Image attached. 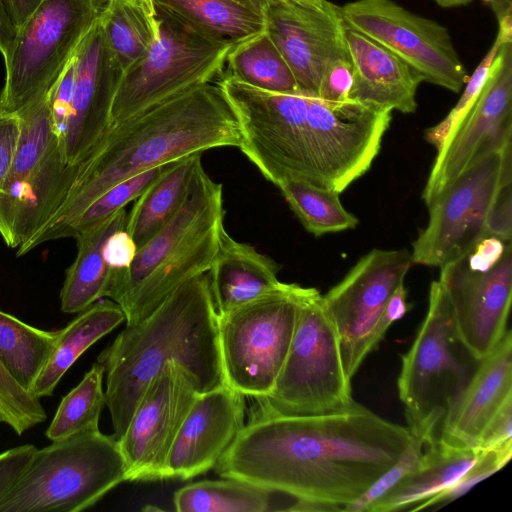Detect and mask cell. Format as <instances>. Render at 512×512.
Returning <instances> with one entry per match:
<instances>
[{"mask_svg": "<svg viewBox=\"0 0 512 512\" xmlns=\"http://www.w3.org/2000/svg\"><path fill=\"white\" fill-rule=\"evenodd\" d=\"M248 416L216 473L335 511L369 489L410 440L407 426L356 401L314 415L279 414L254 401Z\"/></svg>", "mask_w": 512, "mask_h": 512, "instance_id": "cell-1", "label": "cell"}, {"mask_svg": "<svg viewBox=\"0 0 512 512\" xmlns=\"http://www.w3.org/2000/svg\"><path fill=\"white\" fill-rule=\"evenodd\" d=\"M234 112L239 149L264 178L276 186L293 179L338 193L369 170L391 121L390 111L355 100L256 87L240 93Z\"/></svg>", "mask_w": 512, "mask_h": 512, "instance_id": "cell-2", "label": "cell"}, {"mask_svg": "<svg viewBox=\"0 0 512 512\" xmlns=\"http://www.w3.org/2000/svg\"><path fill=\"white\" fill-rule=\"evenodd\" d=\"M241 139L237 118L217 82L198 85L110 126L79 164L62 203L16 255L61 239L69 224L117 183L207 150L239 148Z\"/></svg>", "mask_w": 512, "mask_h": 512, "instance_id": "cell-3", "label": "cell"}, {"mask_svg": "<svg viewBox=\"0 0 512 512\" xmlns=\"http://www.w3.org/2000/svg\"><path fill=\"white\" fill-rule=\"evenodd\" d=\"M171 361L185 369L198 393L226 384L207 272L180 285L140 322L126 325L98 356L116 440L150 381Z\"/></svg>", "mask_w": 512, "mask_h": 512, "instance_id": "cell-4", "label": "cell"}, {"mask_svg": "<svg viewBox=\"0 0 512 512\" xmlns=\"http://www.w3.org/2000/svg\"><path fill=\"white\" fill-rule=\"evenodd\" d=\"M224 212L222 184L201 163L174 216L137 249L128 268L111 270L105 297L121 307L126 325L140 322L176 288L210 269Z\"/></svg>", "mask_w": 512, "mask_h": 512, "instance_id": "cell-5", "label": "cell"}, {"mask_svg": "<svg viewBox=\"0 0 512 512\" xmlns=\"http://www.w3.org/2000/svg\"><path fill=\"white\" fill-rule=\"evenodd\" d=\"M429 221L412 244V262L442 267L467 257L484 238H512V143L471 164L427 205Z\"/></svg>", "mask_w": 512, "mask_h": 512, "instance_id": "cell-6", "label": "cell"}, {"mask_svg": "<svg viewBox=\"0 0 512 512\" xmlns=\"http://www.w3.org/2000/svg\"><path fill=\"white\" fill-rule=\"evenodd\" d=\"M126 481V467L113 435L100 430L52 441L36 449L0 512H79Z\"/></svg>", "mask_w": 512, "mask_h": 512, "instance_id": "cell-7", "label": "cell"}, {"mask_svg": "<svg viewBox=\"0 0 512 512\" xmlns=\"http://www.w3.org/2000/svg\"><path fill=\"white\" fill-rule=\"evenodd\" d=\"M254 401L284 415L322 414L354 401L339 333L317 289L304 287L292 341L273 390Z\"/></svg>", "mask_w": 512, "mask_h": 512, "instance_id": "cell-8", "label": "cell"}, {"mask_svg": "<svg viewBox=\"0 0 512 512\" xmlns=\"http://www.w3.org/2000/svg\"><path fill=\"white\" fill-rule=\"evenodd\" d=\"M303 289L282 282L218 316L225 381L245 397L266 398L272 392L292 341Z\"/></svg>", "mask_w": 512, "mask_h": 512, "instance_id": "cell-9", "label": "cell"}, {"mask_svg": "<svg viewBox=\"0 0 512 512\" xmlns=\"http://www.w3.org/2000/svg\"><path fill=\"white\" fill-rule=\"evenodd\" d=\"M108 0H43L17 29L4 60L0 110L17 113L49 92Z\"/></svg>", "mask_w": 512, "mask_h": 512, "instance_id": "cell-10", "label": "cell"}, {"mask_svg": "<svg viewBox=\"0 0 512 512\" xmlns=\"http://www.w3.org/2000/svg\"><path fill=\"white\" fill-rule=\"evenodd\" d=\"M157 12L158 36L145 55L122 73L110 111V126L220 76L235 46L206 38Z\"/></svg>", "mask_w": 512, "mask_h": 512, "instance_id": "cell-11", "label": "cell"}, {"mask_svg": "<svg viewBox=\"0 0 512 512\" xmlns=\"http://www.w3.org/2000/svg\"><path fill=\"white\" fill-rule=\"evenodd\" d=\"M447 292L431 283L428 309L410 348L401 356L397 379L407 427L440 423L446 408L470 379L469 365L458 353Z\"/></svg>", "mask_w": 512, "mask_h": 512, "instance_id": "cell-12", "label": "cell"}, {"mask_svg": "<svg viewBox=\"0 0 512 512\" xmlns=\"http://www.w3.org/2000/svg\"><path fill=\"white\" fill-rule=\"evenodd\" d=\"M340 8L348 26L397 55L423 81L454 93L466 84V69L443 25L393 0H355Z\"/></svg>", "mask_w": 512, "mask_h": 512, "instance_id": "cell-13", "label": "cell"}, {"mask_svg": "<svg viewBox=\"0 0 512 512\" xmlns=\"http://www.w3.org/2000/svg\"><path fill=\"white\" fill-rule=\"evenodd\" d=\"M412 265L407 249H373L323 295L339 333L344 368L351 380L372 351L371 339L378 320Z\"/></svg>", "mask_w": 512, "mask_h": 512, "instance_id": "cell-14", "label": "cell"}, {"mask_svg": "<svg viewBox=\"0 0 512 512\" xmlns=\"http://www.w3.org/2000/svg\"><path fill=\"white\" fill-rule=\"evenodd\" d=\"M512 143V41L494 58L476 101L437 151L422 198L428 205L478 159Z\"/></svg>", "mask_w": 512, "mask_h": 512, "instance_id": "cell-15", "label": "cell"}, {"mask_svg": "<svg viewBox=\"0 0 512 512\" xmlns=\"http://www.w3.org/2000/svg\"><path fill=\"white\" fill-rule=\"evenodd\" d=\"M198 394L189 374L176 362L166 363L150 381L117 440L126 481L166 479L172 445Z\"/></svg>", "mask_w": 512, "mask_h": 512, "instance_id": "cell-16", "label": "cell"}, {"mask_svg": "<svg viewBox=\"0 0 512 512\" xmlns=\"http://www.w3.org/2000/svg\"><path fill=\"white\" fill-rule=\"evenodd\" d=\"M264 16L266 32L299 90L318 96L327 68L338 60H350L340 6L328 0H272Z\"/></svg>", "mask_w": 512, "mask_h": 512, "instance_id": "cell-17", "label": "cell"}, {"mask_svg": "<svg viewBox=\"0 0 512 512\" xmlns=\"http://www.w3.org/2000/svg\"><path fill=\"white\" fill-rule=\"evenodd\" d=\"M438 280L449 298L456 337L470 357L479 362L508 330L512 294L511 242L489 270H471L464 257L440 267Z\"/></svg>", "mask_w": 512, "mask_h": 512, "instance_id": "cell-18", "label": "cell"}, {"mask_svg": "<svg viewBox=\"0 0 512 512\" xmlns=\"http://www.w3.org/2000/svg\"><path fill=\"white\" fill-rule=\"evenodd\" d=\"M75 56L71 114L59 149L69 165L80 164L110 127L111 106L122 75L107 46L100 18L78 46Z\"/></svg>", "mask_w": 512, "mask_h": 512, "instance_id": "cell-19", "label": "cell"}, {"mask_svg": "<svg viewBox=\"0 0 512 512\" xmlns=\"http://www.w3.org/2000/svg\"><path fill=\"white\" fill-rule=\"evenodd\" d=\"M245 398L227 383L197 395L172 445L166 479H191L216 466L245 426Z\"/></svg>", "mask_w": 512, "mask_h": 512, "instance_id": "cell-20", "label": "cell"}, {"mask_svg": "<svg viewBox=\"0 0 512 512\" xmlns=\"http://www.w3.org/2000/svg\"><path fill=\"white\" fill-rule=\"evenodd\" d=\"M512 398V334L508 329L452 399L440 421L442 442L477 449L491 418Z\"/></svg>", "mask_w": 512, "mask_h": 512, "instance_id": "cell-21", "label": "cell"}, {"mask_svg": "<svg viewBox=\"0 0 512 512\" xmlns=\"http://www.w3.org/2000/svg\"><path fill=\"white\" fill-rule=\"evenodd\" d=\"M78 168L64 161L56 144L34 170L0 189V235L9 248L20 247L51 217Z\"/></svg>", "mask_w": 512, "mask_h": 512, "instance_id": "cell-22", "label": "cell"}, {"mask_svg": "<svg viewBox=\"0 0 512 512\" xmlns=\"http://www.w3.org/2000/svg\"><path fill=\"white\" fill-rule=\"evenodd\" d=\"M352 66L351 100L378 111L412 113L417 109L421 75L397 55L346 24Z\"/></svg>", "mask_w": 512, "mask_h": 512, "instance_id": "cell-23", "label": "cell"}, {"mask_svg": "<svg viewBox=\"0 0 512 512\" xmlns=\"http://www.w3.org/2000/svg\"><path fill=\"white\" fill-rule=\"evenodd\" d=\"M280 266L255 247L233 239L223 228L210 269V288L218 316L276 289Z\"/></svg>", "mask_w": 512, "mask_h": 512, "instance_id": "cell-24", "label": "cell"}, {"mask_svg": "<svg viewBox=\"0 0 512 512\" xmlns=\"http://www.w3.org/2000/svg\"><path fill=\"white\" fill-rule=\"evenodd\" d=\"M126 219L127 211L122 208L75 237L77 255L60 291L62 312L80 313L105 297L111 269L104 260L103 245L110 234L125 228Z\"/></svg>", "mask_w": 512, "mask_h": 512, "instance_id": "cell-25", "label": "cell"}, {"mask_svg": "<svg viewBox=\"0 0 512 512\" xmlns=\"http://www.w3.org/2000/svg\"><path fill=\"white\" fill-rule=\"evenodd\" d=\"M481 453L478 449L448 445L435 435L427 444L422 466L395 485L369 512L411 510L456 482Z\"/></svg>", "mask_w": 512, "mask_h": 512, "instance_id": "cell-26", "label": "cell"}, {"mask_svg": "<svg viewBox=\"0 0 512 512\" xmlns=\"http://www.w3.org/2000/svg\"><path fill=\"white\" fill-rule=\"evenodd\" d=\"M154 5L211 40L237 45L266 31L264 14L245 0H154Z\"/></svg>", "mask_w": 512, "mask_h": 512, "instance_id": "cell-27", "label": "cell"}, {"mask_svg": "<svg viewBox=\"0 0 512 512\" xmlns=\"http://www.w3.org/2000/svg\"><path fill=\"white\" fill-rule=\"evenodd\" d=\"M125 321L121 307L110 299H100L78 313L65 328L59 330L54 349L32 393L47 397L74 362L95 342Z\"/></svg>", "mask_w": 512, "mask_h": 512, "instance_id": "cell-28", "label": "cell"}, {"mask_svg": "<svg viewBox=\"0 0 512 512\" xmlns=\"http://www.w3.org/2000/svg\"><path fill=\"white\" fill-rule=\"evenodd\" d=\"M201 163V154L173 162L135 200L127 213L125 230L138 248L153 237L181 207Z\"/></svg>", "mask_w": 512, "mask_h": 512, "instance_id": "cell-29", "label": "cell"}, {"mask_svg": "<svg viewBox=\"0 0 512 512\" xmlns=\"http://www.w3.org/2000/svg\"><path fill=\"white\" fill-rule=\"evenodd\" d=\"M58 334L59 330L37 329L0 310V363L29 393L54 349Z\"/></svg>", "mask_w": 512, "mask_h": 512, "instance_id": "cell-30", "label": "cell"}, {"mask_svg": "<svg viewBox=\"0 0 512 512\" xmlns=\"http://www.w3.org/2000/svg\"><path fill=\"white\" fill-rule=\"evenodd\" d=\"M254 484L232 479L204 480L178 489L173 496L178 512L276 511L273 495Z\"/></svg>", "mask_w": 512, "mask_h": 512, "instance_id": "cell-31", "label": "cell"}, {"mask_svg": "<svg viewBox=\"0 0 512 512\" xmlns=\"http://www.w3.org/2000/svg\"><path fill=\"white\" fill-rule=\"evenodd\" d=\"M226 64L228 74L251 86L281 93L299 90L292 70L266 31L235 45Z\"/></svg>", "mask_w": 512, "mask_h": 512, "instance_id": "cell-32", "label": "cell"}, {"mask_svg": "<svg viewBox=\"0 0 512 512\" xmlns=\"http://www.w3.org/2000/svg\"><path fill=\"white\" fill-rule=\"evenodd\" d=\"M100 23L109 51L122 73L145 55L159 34V19L151 20L124 0H108Z\"/></svg>", "mask_w": 512, "mask_h": 512, "instance_id": "cell-33", "label": "cell"}, {"mask_svg": "<svg viewBox=\"0 0 512 512\" xmlns=\"http://www.w3.org/2000/svg\"><path fill=\"white\" fill-rule=\"evenodd\" d=\"M277 187L304 228L315 236L353 229L359 223L334 190L293 179L282 180Z\"/></svg>", "mask_w": 512, "mask_h": 512, "instance_id": "cell-34", "label": "cell"}, {"mask_svg": "<svg viewBox=\"0 0 512 512\" xmlns=\"http://www.w3.org/2000/svg\"><path fill=\"white\" fill-rule=\"evenodd\" d=\"M104 374V367L96 361L80 383L62 398L46 430L49 440L99 430L100 415L106 405Z\"/></svg>", "mask_w": 512, "mask_h": 512, "instance_id": "cell-35", "label": "cell"}, {"mask_svg": "<svg viewBox=\"0 0 512 512\" xmlns=\"http://www.w3.org/2000/svg\"><path fill=\"white\" fill-rule=\"evenodd\" d=\"M17 113L21 119V131L5 184L34 170L57 144L52 127L49 92Z\"/></svg>", "mask_w": 512, "mask_h": 512, "instance_id": "cell-36", "label": "cell"}, {"mask_svg": "<svg viewBox=\"0 0 512 512\" xmlns=\"http://www.w3.org/2000/svg\"><path fill=\"white\" fill-rule=\"evenodd\" d=\"M496 15L499 24L498 32L488 53L475 69L472 77L467 80L464 92L457 104L441 122L428 128L425 132L426 141L433 145L437 151L442 148L454 129L476 101L487 80L491 64L500 47L504 43L512 41L511 5L506 4L498 7Z\"/></svg>", "mask_w": 512, "mask_h": 512, "instance_id": "cell-37", "label": "cell"}, {"mask_svg": "<svg viewBox=\"0 0 512 512\" xmlns=\"http://www.w3.org/2000/svg\"><path fill=\"white\" fill-rule=\"evenodd\" d=\"M439 423H425L410 431V440L398 460L361 496L343 508L345 512H369L370 508L404 478L424 463L428 442Z\"/></svg>", "mask_w": 512, "mask_h": 512, "instance_id": "cell-38", "label": "cell"}, {"mask_svg": "<svg viewBox=\"0 0 512 512\" xmlns=\"http://www.w3.org/2000/svg\"><path fill=\"white\" fill-rule=\"evenodd\" d=\"M173 163V162H172ZM172 163L157 166L121 181L88 205L65 229L62 238H75L135 201Z\"/></svg>", "mask_w": 512, "mask_h": 512, "instance_id": "cell-39", "label": "cell"}, {"mask_svg": "<svg viewBox=\"0 0 512 512\" xmlns=\"http://www.w3.org/2000/svg\"><path fill=\"white\" fill-rule=\"evenodd\" d=\"M46 418L40 399L19 386L0 363V422L22 435Z\"/></svg>", "mask_w": 512, "mask_h": 512, "instance_id": "cell-40", "label": "cell"}, {"mask_svg": "<svg viewBox=\"0 0 512 512\" xmlns=\"http://www.w3.org/2000/svg\"><path fill=\"white\" fill-rule=\"evenodd\" d=\"M511 456L512 449L482 451L477 461L456 482L440 493L418 503L410 511H420L450 503L505 466Z\"/></svg>", "mask_w": 512, "mask_h": 512, "instance_id": "cell-41", "label": "cell"}, {"mask_svg": "<svg viewBox=\"0 0 512 512\" xmlns=\"http://www.w3.org/2000/svg\"><path fill=\"white\" fill-rule=\"evenodd\" d=\"M76 56L71 58L49 90V106L53 132L60 149L68 128L75 87Z\"/></svg>", "mask_w": 512, "mask_h": 512, "instance_id": "cell-42", "label": "cell"}, {"mask_svg": "<svg viewBox=\"0 0 512 512\" xmlns=\"http://www.w3.org/2000/svg\"><path fill=\"white\" fill-rule=\"evenodd\" d=\"M477 449H512V398L508 399L488 422L478 440Z\"/></svg>", "mask_w": 512, "mask_h": 512, "instance_id": "cell-43", "label": "cell"}, {"mask_svg": "<svg viewBox=\"0 0 512 512\" xmlns=\"http://www.w3.org/2000/svg\"><path fill=\"white\" fill-rule=\"evenodd\" d=\"M36 449L32 444H25L0 453V500L21 478Z\"/></svg>", "mask_w": 512, "mask_h": 512, "instance_id": "cell-44", "label": "cell"}, {"mask_svg": "<svg viewBox=\"0 0 512 512\" xmlns=\"http://www.w3.org/2000/svg\"><path fill=\"white\" fill-rule=\"evenodd\" d=\"M21 131L18 113L0 110V189L11 170Z\"/></svg>", "mask_w": 512, "mask_h": 512, "instance_id": "cell-45", "label": "cell"}, {"mask_svg": "<svg viewBox=\"0 0 512 512\" xmlns=\"http://www.w3.org/2000/svg\"><path fill=\"white\" fill-rule=\"evenodd\" d=\"M352 83V66L350 60H338L325 71L318 97L329 102L348 100Z\"/></svg>", "mask_w": 512, "mask_h": 512, "instance_id": "cell-46", "label": "cell"}, {"mask_svg": "<svg viewBox=\"0 0 512 512\" xmlns=\"http://www.w3.org/2000/svg\"><path fill=\"white\" fill-rule=\"evenodd\" d=\"M137 245L125 228L110 234L103 245V257L111 270L128 268L133 262Z\"/></svg>", "mask_w": 512, "mask_h": 512, "instance_id": "cell-47", "label": "cell"}, {"mask_svg": "<svg viewBox=\"0 0 512 512\" xmlns=\"http://www.w3.org/2000/svg\"><path fill=\"white\" fill-rule=\"evenodd\" d=\"M407 289L400 284L388 300L373 332L371 339L372 351L383 339L392 324L400 320L408 311Z\"/></svg>", "mask_w": 512, "mask_h": 512, "instance_id": "cell-48", "label": "cell"}, {"mask_svg": "<svg viewBox=\"0 0 512 512\" xmlns=\"http://www.w3.org/2000/svg\"><path fill=\"white\" fill-rule=\"evenodd\" d=\"M507 243L496 237L482 239L467 256L469 268L480 272L489 270L501 258Z\"/></svg>", "mask_w": 512, "mask_h": 512, "instance_id": "cell-49", "label": "cell"}, {"mask_svg": "<svg viewBox=\"0 0 512 512\" xmlns=\"http://www.w3.org/2000/svg\"><path fill=\"white\" fill-rule=\"evenodd\" d=\"M42 1L43 0H3L16 31L35 11Z\"/></svg>", "mask_w": 512, "mask_h": 512, "instance_id": "cell-50", "label": "cell"}, {"mask_svg": "<svg viewBox=\"0 0 512 512\" xmlns=\"http://www.w3.org/2000/svg\"><path fill=\"white\" fill-rule=\"evenodd\" d=\"M16 37V28L0 0V53L5 60L11 52Z\"/></svg>", "mask_w": 512, "mask_h": 512, "instance_id": "cell-51", "label": "cell"}, {"mask_svg": "<svg viewBox=\"0 0 512 512\" xmlns=\"http://www.w3.org/2000/svg\"><path fill=\"white\" fill-rule=\"evenodd\" d=\"M132 6L144 12L151 20L158 19L157 12L154 5V0H124Z\"/></svg>", "mask_w": 512, "mask_h": 512, "instance_id": "cell-52", "label": "cell"}, {"mask_svg": "<svg viewBox=\"0 0 512 512\" xmlns=\"http://www.w3.org/2000/svg\"><path fill=\"white\" fill-rule=\"evenodd\" d=\"M442 8H455L467 5L473 0H433Z\"/></svg>", "mask_w": 512, "mask_h": 512, "instance_id": "cell-53", "label": "cell"}, {"mask_svg": "<svg viewBox=\"0 0 512 512\" xmlns=\"http://www.w3.org/2000/svg\"><path fill=\"white\" fill-rule=\"evenodd\" d=\"M251 4L254 8L264 14L265 9L272 2V0H245Z\"/></svg>", "mask_w": 512, "mask_h": 512, "instance_id": "cell-54", "label": "cell"}, {"mask_svg": "<svg viewBox=\"0 0 512 512\" xmlns=\"http://www.w3.org/2000/svg\"><path fill=\"white\" fill-rule=\"evenodd\" d=\"M484 1L491 3V2L496 1V0H484Z\"/></svg>", "mask_w": 512, "mask_h": 512, "instance_id": "cell-55", "label": "cell"}]
</instances>
